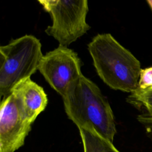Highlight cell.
<instances>
[{"mask_svg":"<svg viewBox=\"0 0 152 152\" xmlns=\"http://www.w3.org/2000/svg\"><path fill=\"white\" fill-rule=\"evenodd\" d=\"M62 98L68 118L78 128L90 126L113 142L116 134L113 113L95 83L82 74L69 86Z\"/></svg>","mask_w":152,"mask_h":152,"instance_id":"1","label":"cell"},{"mask_svg":"<svg viewBox=\"0 0 152 152\" xmlns=\"http://www.w3.org/2000/svg\"><path fill=\"white\" fill-rule=\"evenodd\" d=\"M96 70L112 89L127 93L138 86L140 62L110 34H98L88 44Z\"/></svg>","mask_w":152,"mask_h":152,"instance_id":"2","label":"cell"},{"mask_svg":"<svg viewBox=\"0 0 152 152\" xmlns=\"http://www.w3.org/2000/svg\"><path fill=\"white\" fill-rule=\"evenodd\" d=\"M40 40L26 34L0 47V95L11 94L21 81L38 70L43 57Z\"/></svg>","mask_w":152,"mask_h":152,"instance_id":"3","label":"cell"},{"mask_svg":"<svg viewBox=\"0 0 152 152\" xmlns=\"http://www.w3.org/2000/svg\"><path fill=\"white\" fill-rule=\"evenodd\" d=\"M52 18V24L46 33L59 42V46L68 47L90 28L86 22L88 11L87 0H39Z\"/></svg>","mask_w":152,"mask_h":152,"instance_id":"4","label":"cell"},{"mask_svg":"<svg viewBox=\"0 0 152 152\" xmlns=\"http://www.w3.org/2000/svg\"><path fill=\"white\" fill-rule=\"evenodd\" d=\"M81 61L73 50L59 46L43 56L38 70L62 97L69 86L81 75Z\"/></svg>","mask_w":152,"mask_h":152,"instance_id":"5","label":"cell"},{"mask_svg":"<svg viewBox=\"0 0 152 152\" xmlns=\"http://www.w3.org/2000/svg\"><path fill=\"white\" fill-rule=\"evenodd\" d=\"M32 124L20 111L12 94L2 98L0 106V152H15L23 146Z\"/></svg>","mask_w":152,"mask_h":152,"instance_id":"6","label":"cell"},{"mask_svg":"<svg viewBox=\"0 0 152 152\" xmlns=\"http://www.w3.org/2000/svg\"><path fill=\"white\" fill-rule=\"evenodd\" d=\"M11 94L13 95L20 111L33 124L45 109L48 103L43 88L30 78L18 83Z\"/></svg>","mask_w":152,"mask_h":152,"instance_id":"7","label":"cell"},{"mask_svg":"<svg viewBox=\"0 0 152 152\" xmlns=\"http://www.w3.org/2000/svg\"><path fill=\"white\" fill-rule=\"evenodd\" d=\"M126 102L140 112L137 119L152 140V87L145 89L137 88L127 97Z\"/></svg>","mask_w":152,"mask_h":152,"instance_id":"8","label":"cell"},{"mask_svg":"<svg viewBox=\"0 0 152 152\" xmlns=\"http://www.w3.org/2000/svg\"><path fill=\"white\" fill-rule=\"evenodd\" d=\"M84 152H120L113 142L90 126L78 128Z\"/></svg>","mask_w":152,"mask_h":152,"instance_id":"9","label":"cell"},{"mask_svg":"<svg viewBox=\"0 0 152 152\" xmlns=\"http://www.w3.org/2000/svg\"><path fill=\"white\" fill-rule=\"evenodd\" d=\"M150 87H152V66L141 69L138 88L145 89Z\"/></svg>","mask_w":152,"mask_h":152,"instance_id":"10","label":"cell"}]
</instances>
